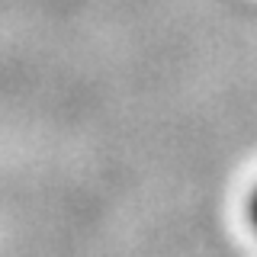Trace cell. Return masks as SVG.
<instances>
[{
    "mask_svg": "<svg viewBox=\"0 0 257 257\" xmlns=\"http://www.w3.org/2000/svg\"><path fill=\"white\" fill-rule=\"evenodd\" d=\"M251 222H254V228H257V190H254V196H251Z\"/></svg>",
    "mask_w": 257,
    "mask_h": 257,
    "instance_id": "1",
    "label": "cell"
}]
</instances>
